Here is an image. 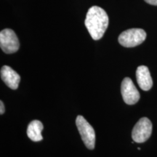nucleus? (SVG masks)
Masks as SVG:
<instances>
[{
  "label": "nucleus",
  "mask_w": 157,
  "mask_h": 157,
  "mask_svg": "<svg viewBox=\"0 0 157 157\" xmlns=\"http://www.w3.org/2000/svg\"><path fill=\"white\" fill-rule=\"evenodd\" d=\"M109 19L106 12L98 6H93L88 10L84 24L94 40H99L109 26Z\"/></svg>",
  "instance_id": "nucleus-1"
},
{
  "label": "nucleus",
  "mask_w": 157,
  "mask_h": 157,
  "mask_svg": "<svg viewBox=\"0 0 157 157\" xmlns=\"http://www.w3.org/2000/svg\"><path fill=\"white\" fill-rule=\"evenodd\" d=\"M146 39V33L141 29H130L119 35V44L125 48H134L142 44Z\"/></svg>",
  "instance_id": "nucleus-2"
},
{
  "label": "nucleus",
  "mask_w": 157,
  "mask_h": 157,
  "mask_svg": "<svg viewBox=\"0 0 157 157\" xmlns=\"http://www.w3.org/2000/svg\"><path fill=\"white\" fill-rule=\"evenodd\" d=\"M76 125L86 147L90 150L95 148V132L93 127L82 116H78L76 117Z\"/></svg>",
  "instance_id": "nucleus-3"
},
{
  "label": "nucleus",
  "mask_w": 157,
  "mask_h": 157,
  "mask_svg": "<svg viewBox=\"0 0 157 157\" xmlns=\"http://www.w3.org/2000/svg\"><path fill=\"white\" fill-rule=\"evenodd\" d=\"M152 123L148 118L143 117L136 123L132 132V140L142 143L148 140L152 133Z\"/></svg>",
  "instance_id": "nucleus-4"
},
{
  "label": "nucleus",
  "mask_w": 157,
  "mask_h": 157,
  "mask_svg": "<svg viewBox=\"0 0 157 157\" xmlns=\"http://www.w3.org/2000/svg\"><path fill=\"white\" fill-rule=\"evenodd\" d=\"M0 47L7 54L16 52L19 50L20 43L17 35L12 29H6L0 32Z\"/></svg>",
  "instance_id": "nucleus-5"
},
{
  "label": "nucleus",
  "mask_w": 157,
  "mask_h": 157,
  "mask_svg": "<svg viewBox=\"0 0 157 157\" xmlns=\"http://www.w3.org/2000/svg\"><path fill=\"white\" fill-rule=\"evenodd\" d=\"M121 93L124 101L127 105H134L140 100V93L129 77H125L121 82Z\"/></svg>",
  "instance_id": "nucleus-6"
},
{
  "label": "nucleus",
  "mask_w": 157,
  "mask_h": 157,
  "mask_svg": "<svg viewBox=\"0 0 157 157\" xmlns=\"http://www.w3.org/2000/svg\"><path fill=\"white\" fill-rule=\"evenodd\" d=\"M1 78L6 85L12 90H17L21 82V76L8 66L2 67Z\"/></svg>",
  "instance_id": "nucleus-7"
},
{
  "label": "nucleus",
  "mask_w": 157,
  "mask_h": 157,
  "mask_svg": "<svg viewBox=\"0 0 157 157\" xmlns=\"http://www.w3.org/2000/svg\"><path fill=\"white\" fill-rule=\"evenodd\" d=\"M137 82L139 87L144 91H148L151 89L153 80L151 76L148 68L146 66H140L136 71Z\"/></svg>",
  "instance_id": "nucleus-8"
},
{
  "label": "nucleus",
  "mask_w": 157,
  "mask_h": 157,
  "mask_svg": "<svg viewBox=\"0 0 157 157\" xmlns=\"http://www.w3.org/2000/svg\"><path fill=\"white\" fill-rule=\"evenodd\" d=\"M44 129L42 123L39 120H34L29 123L27 128V135L29 138L34 142L42 140L43 137L42 131Z\"/></svg>",
  "instance_id": "nucleus-9"
},
{
  "label": "nucleus",
  "mask_w": 157,
  "mask_h": 157,
  "mask_svg": "<svg viewBox=\"0 0 157 157\" xmlns=\"http://www.w3.org/2000/svg\"><path fill=\"white\" fill-rule=\"evenodd\" d=\"M5 105H4L2 101H0V114L2 115L5 113Z\"/></svg>",
  "instance_id": "nucleus-10"
},
{
  "label": "nucleus",
  "mask_w": 157,
  "mask_h": 157,
  "mask_svg": "<svg viewBox=\"0 0 157 157\" xmlns=\"http://www.w3.org/2000/svg\"><path fill=\"white\" fill-rule=\"evenodd\" d=\"M145 2L151 5H157V0H145Z\"/></svg>",
  "instance_id": "nucleus-11"
}]
</instances>
